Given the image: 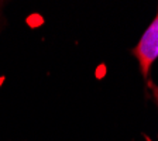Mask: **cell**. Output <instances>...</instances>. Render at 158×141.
<instances>
[{
  "mask_svg": "<svg viewBox=\"0 0 158 141\" xmlns=\"http://www.w3.org/2000/svg\"><path fill=\"white\" fill-rule=\"evenodd\" d=\"M133 54L138 61L141 73L144 76H148L152 64L158 58V11L152 23L148 26L145 33L143 34L141 39L134 47Z\"/></svg>",
  "mask_w": 158,
  "mask_h": 141,
  "instance_id": "6da1fadb",
  "label": "cell"
},
{
  "mask_svg": "<svg viewBox=\"0 0 158 141\" xmlns=\"http://www.w3.org/2000/svg\"><path fill=\"white\" fill-rule=\"evenodd\" d=\"M150 88H151L152 95H154L155 100H157V105H158V86H157V85H152V83H150Z\"/></svg>",
  "mask_w": 158,
  "mask_h": 141,
  "instance_id": "7a4b0ae2",
  "label": "cell"
}]
</instances>
